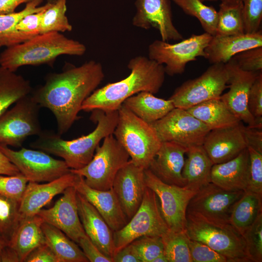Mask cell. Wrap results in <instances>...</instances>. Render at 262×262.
I'll return each mask as SVG.
<instances>
[{
  "label": "cell",
  "instance_id": "cell-60",
  "mask_svg": "<svg viewBox=\"0 0 262 262\" xmlns=\"http://www.w3.org/2000/svg\"><path fill=\"white\" fill-rule=\"evenodd\" d=\"M0 48H1V47H0Z\"/></svg>",
  "mask_w": 262,
  "mask_h": 262
},
{
  "label": "cell",
  "instance_id": "cell-7",
  "mask_svg": "<svg viewBox=\"0 0 262 262\" xmlns=\"http://www.w3.org/2000/svg\"><path fill=\"white\" fill-rule=\"evenodd\" d=\"M130 156L113 134L104 138L98 145L91 161L79 169L70 171L82 176L85 183L99 190L112 187L118 171L130 161Z\"/></svg>",
  "mask_w": 262,
  "mask_h": 262
},
{
  "label": "cell",
  "instance_id": "cell-20",
  "mask_svg": "<svg viewBox=\"0 0 262 262\" xmlns=\"http://www.w3.org/2000/svg\"><path fill=\"white\" fill-rule=\"evenodd\" d=\"M244 128L240 122L234 126L210 130L202 146L213 164L231 160L247 148Z\"/></svg>",
  "mask_w": 262,
  "mask_h": 262
},
{
  "label": "cell",
  "instance_id": "cell-1",
  "mask_svg": "<svg viewBox=\"0 0 262 262\" xmlns=\"http://www.w3.org/2000/svg\"><path fill=\"white\" fill-rule=\"evenodd\" d=\"M104 77L101 64L94 60L78 66L67 65L61 72L48 74L45 83L33 89L30 95L41 107L52 113L62 136L80 118L83 102Z\"/></svg>",
  "mask_w": 262,
  "mask_h": 262
},
{
  "label": "cell",
  "instance_id": "cell-48",
  "mask_svg": "<svg viewBox=\"0 0 262 262\" xmlns=\"http://www.w3.org/2000/svg\"><path fill=\"white\" fill-rule=\"evenodd\" d=\"M77 244L89 262H113L112 258L103 254L86 234L79 239Z\"/></svg>",
  "mask_w": 262,
  "mask_h": 262
},
{
  "label": "cell",
  "instance_id": "cell-38",
  "mask_svg": "<svg viewBox=\"0 0 262 262\" xmlns=\"http://www.w3.org/2000/svg\"><path fill=\"white\" fill-rule=\"evenodd\" d=\"M164 253L168 262H192L189 246V238L185 230L174 231L168 229L161 236Z\"/></svg>",
  "mask_w": 262,
  "mask_h": 262
},
{
  "label": "cell",
  "instance_id": "cell-4",
  "mask_svg": "<svg viewBox=\"0 0 262 262\" xmlns=\"http://www.w3.org/2000/svg\"><path fill=\"white\" fill-rule=\"evenodd\" d=\"M85 46L57 32L40 33L13 46L6 47L0 53V66L16 72L24 66L52 64L63 55L82 56Z\"/></svg>",
  "mask_w": 262,
  "mask_h": 262
},
{
  "label": "cell",
  "instance_id": "cell-35",
  "mask_svg": "<svg viewBox=\"0 0 262 262\" xmlns=\"http://www.w3.org/2000/svg\"><path fill=\"white\" fill-rule=\"evenodd\" d=\"M67 0H47L48 6L43 13L40 33L51 32H70V23L66 12Z\"/></svg>",
  "mask_w": 262,
  "mask_h": 262
},
{
  "label": "cell",
  "instance_id": "cell-32",
  "mask_svg": "<svg viewBox=\"0 0 262 262\" xmlns=\"http://www.w3.org/2000/svg\"><path fill=\"white\" fill-rule=\"evenodd\" d=\"M42 229L45 243L52 249L60 262H88L76 243L56 227L44 222Z\"/></svg>",
  "mask_w": 262,
  "mask_h": 262
},
{
  "label": "cell",
  "instance_id": "cell-6",
  "mask_svg": "<svg viewBox=\"0 0 262 262\" xmlns=\"http://www.w3.org/2000/svg\"><path fill=\"white\" fill-rule=\"evenodd\" d=\"M185 231L189 239L207 245L229 262H250L242 234L230 223H216L186 213Z\"/></svg>",
  "mask_w": 262,
  "mask_h": 262
},
{
  "label": "cell",
  "instance_id": "cell-57",
  "mask_svg": "<svg viewBox=\"0 0 262 262\" xmlns=\"http://www.w3.org/2000/svg\"><path fill=\"white\" fill-rule=\"evenodd\" d=\"M221 3L225 4H237L242 3L243 0H220Z\"/></svg>",
  "mask_w": 262,
  "mask_h": 262
},
{
  "label": "cell",
  "instance_id": "cell-36",
  "mask_svg": "<svg viewBox=\"0 0 262 262\" xmlns=\"http://www.w3.org/2000/svg\"><path fill=\"white\" fill-rule=\"evenodd\" d=\"M217 12L215 35L226 36L245 33L243 2L237 4L221 3Z\"/></svg>",
  "mask_w": 262,
  "mask_h": 262
},
{
  "label": "cell",
  "instance_id": "cell-3",
  "mask_svg": "<svg viewBox=\"0 0 262 262\" xmlns=\"http://www.w3.org/2000/svg\"><path fill=\"white\" fill-rule=\"evenodd\" d=\"M91 112L90 119L97 126L89 134L66 140L53 131L43 130L30 146L62 158L70 169L83 167L92 159L100 141L113 134L118 119V111Z\"/></svg>",
  "mask_w": 262,
  "mask_h": 262
},
{
  "label": "cell",
  "instance_id": "cell-30",
  "mask_svg": "<svg viewBox=\"0 0 262 262\" xmlns=\"http://www.w3.org/2000/svg\"><path fill=\"white\" fill-rule=\"evenodd\" d=\"M186 110L211 130L234 126L241 122L220 98L201 102Z\"/></svg>",
  "mask_w": 262,
  "mask_h": 262
},
{
  "label": "cell",
  "instance_id": "cell-15",
  "mask_svg": "<svg viewBox=\"0 0 262 262\" xmlns=\"http://www.w3.org/2000/svg\"><path fill=\"white\" fill-rule=\"evenodd\" d=\"M244 193L243 190H226L211 182L192 197L186 213L216 223H229L233 206Z\"/></svg>",
  "mask_w": 262,
  "mask_h": 262
},
{
  "label": "cell",
  "instance_id": "cell-39",
  "mask_svg": "<svg viewBox=\"0 0 262 262\" xmlns=\"http://www.w3.org/2000/svg\"><path fill=\"white\" fill-rule=\"evenodd\" d=\"M20 202L0 195V240L8 245L22 216Z\"/></svg>",
  "mask_w": 262,
  "mask_h": 262
},
{
  "label": "cell",
  "instance_id": "cell-52",
  "mask_svg": "<svg viewBox=\"0 0 262 262\" xmlns=\"http://www.w3.org/2000/svg\"><path fill=\"white\" fill-rule=\"evenodd\" d=\"M113 262H141L131 243L116 252L112 258Z\"/></svg>",
  "mask_w": 262,
  "mask_h": 262
},
{
  "label": "cell",
  "instance_id": "cell-55",
  "mask_svg": "<svg viewBox=\"0 0 262 262\" xmlns=\"http://www.w3.org/2000/svg\"><path fill=\"white\" fill-rule=\"evenodd\" d=\"M2 262H20L16 251L9 245L5 246L1 254Z\"/></svg>",
  "mask_w": 262,
  "mask_h": 262
},
{
  "label": "cell",
  "instance_id": "cell-27",
  "mask_svg": "<svg viewBox=\"0 0 262 262\" xmlns=\"http://www.w3.org/2000/svg\"><path fill=\"white\" fill-rule=\"evenodd\" d=\"M187 158L184 161L182 176L185 187L197 191L211 182V173L214 164L202 145L188 148Z\"/></svg>",
  "mask_w": 262,
  "mask_h": 262
},
{
  "label": "cell",
  "instance_id": "cell-59",
  "mask_svg": "<svg viewBox=\"0 0 262 262\" xmlns=\"http://www.w3.org/2000/svg\"><path fill=\"white\" fill-rule=\"evenodd\" d=\"M202 0L203 2H204L205 1H216L217 0Z\"/></svg>",
  "mask_w": 262,
  "mask_h": 262
},
{
  "label": "cell",
  "instance_id": "cell-28",
  "mask_svg": "<svg viewBox=\"0 0 262 262\" xmlns=\"http://www.w3.org/2000/svg\"><path fill=\"white\" fill-rule=\"evenodd\" d=\"M43 222L37 214L22 218L8 245L16 251L20 262H24L33 250L45 243L42 229Z\"/></svg>",
  "mask_w": 262,
  "mask_h": 262
},
{
  "label": "cell",
  "instance_id": "cell-16",
  "mask_svg": "<svg viewBox=\"0 0 262 262\" xmlns=\"http://www.w3.org/2000/svg\"><path fill=\"white\" fill-rule=\"evenodd\" d=\"M226 64L229 71V90L221 95V99L240 121L246 123L247 126L262 129V120H256L248 108L250 89L259 71L243 70L231 60Z\"/></svg>",
  "mask_w": 262,
  "mask_h": 262
},
{
  "label": "cell",
  "instance_id": "cell-13",
  "mask_svg": "<svg viewBox=\"0 0 262 262\" xmlns=\"http://www.w3.org/2000/svg\"><path fill=\"white\" fill-rule=\"evenodd\" d=\"M144 173L146 185L156 194L168 229L174 231L185 230L187 208L197 191L166 183L148 168L145 169Z\"/></svg>",
  "mask_w": 262,
  "mask_h": 262
},
{
  "label": "cell",
  "instance_id": "cell-22",
  "mask_svg": "<svg viewBox=\"0 0 262 262\" xmlns=\"http://www.w3.org/2000/svg\"><path fill=\"white\" fill-rule=\"evenodd\" d=\"M74 187L97 210L113 231L124 227L128 222L113 188L99 190L87 185L79 175Z\"/></svg>",
  "mask_w": 262,
  "mask_h": 262
},
{
  "label": "cell",
  "instance_id": "cell-53",
  "mask_svg": "<svg viewBox=\"0 0 262 262\" xmlns=\"http://www.w3.org/2000/svg\"><path fill=\"white\" fill-rule=\"evenodd\" d=\"M20 172L17 168L9 160L0 150V175H16Z\"/></svg>",
  "mask_w": 262,
  "mask_h": 262
},
{
  "label": "cell",
  "instance_id": "cell-2",
  "mask_svg": "<svg viewBox=\"0 0 262 262\" xmlns=\"http://www.w3.org/2000/svg\"><path fill=\"white\" fill-rule=\"evenodd\" d=\"M129 75L119 81L96 89L83 102L81 110L117 111L128 98L140 92L156 94L165 79L164 66L145 56L131 59L128 64Z\"/></svg>",
  "mask_w": 262,
  "mask_h": 262
},
{
  "label": "cell",
  "instance_id": "cell-42",
  "mask_svg": "<svg viewBox=\"0 0 262 262\" xmlns=\"http://www.w3.org/2000/svg\"><path fill=\"white\" fill-rule=\"evenodd\" d=\"M28 180L21 173L0 175V195L20 202Z\"/></svg>",
  "mask_w": 262,
  "mask_h": 262
},
{
  "label": "cell",
  "instance_id": "cell-14",
  "mask_svg": "<svg viewBox=\"0 0 262 262\" xmlns=\"http://www.w3.org/2000/svg\"><path fill=\"white\" fill-rule=\"evenodd\" d=\"M0 150L29 182H49L70 172L66 163L39 149L21 147L15 150L0 146Z\"/></svg>",
  "mask_w": 262,
  "mask_h": 262
},
{
  "label": "cell",
  "instance_id": "cell-54",
  "mask_svg": "<svg viewBox=\"0 0 262 262\" xmlns=\"http://www.w3.org/2000/svg\"><path fill=\"white\" fill-rule=\"evenodd\" d=\"M31 0H0V15L9 14L15 12L20 4Z\"/></svg>",
  "mask_w": 262,
  "mask_h": 262
},
{
  "label": "cell",
  "instance_id": "cell-23",
  "mask_svg": "<svg viewBox=\"0 0 262 262\" xmlns=\"http://www.w3.org/2000/svg\"><path fill=\"white\" fill-rule=\"evenodd\" d=\"M188 149L174 142H162L148 169L166 183L185 186L182 171Z\"/></svg>",
  "mask_w": 262,
  "mask_h": 262
},
{
  "label": "cell",
  "instance_id": "cell-41",
  "mask_svg": "<svg viewBox=\"0 0 262 262\" xmlns=\"http://www.w3.org/2000/svg\"><path fill=\"white\" fill-rule=\"evenodd\" d=\"M135 249L141 262H152L164 252V246L160 236H144L131 243Z\"/></svg>",
  "mask_w": 262,
  "mask_h": 262
},
{
  "label": "cell",
  "instance_id": "cell-40",
  "mask_svg": "<svg viewBox=\"0 0 262 262\" xmlns=\"http://www.w3.org/2000/svg\"><path fill=\"white\" fill-rule=\"evenodd\" d=\"M250 262H262V213L242 233Z\"/></svg>",
  "mask_w": 262,
  "mask_h": 262
},
{
  "label": "cell",
  "instance_id": "cell-10",
  "mask_svg": "<svg viewBox=\"0 0 262 262\" xmlns=\"http://www.w3.org/2000/svg\"><path fill=\"white\" fill-rule=\"evenodd\" d=\"M212 37L205 32L192 34L174 44L155 40L148 46V57L163 65L165 74L169 76L181 74L188 63L199 57L205 58V49Z\"/></svg>",
  "mask_w": 262,
  "mask_h": 262
},
{
  "label": "cell",
  "instance_id": "cell-50",
  "mask_svg": "<svg viewBox=\"0 0 262 262\" xmlns=\"http://www.w3.org/2000/svg\"><path fill=\"white\" fill-rule=\"evenodd\" d=\"M24 262H60L52 249L46 243L33 250L25 259Z\"/></svg>",
  "mask_w": 262,
  "mask_h": 262
},
{
  "label": "cell",
  "instance_id": "cell-18",
  "mask_svg": "<svg viewBox=\"0 0 262 262\" xmlns=\"http://www.w3.org/2000/svg\"><path fill=\"white\" fill-rule=\"evenodd\" d=\"M77 194L74 186L67 188L52 207L41 209L37 215L44 222L59 229L78 244L79 239L86 233L79 215Z\"/></svg>",
  "mask_w": 262,
  "mask_h": 262
},
{
  "label": "cell",
  "instance_id": "cell-34",
  "mask_svg": "<svg viewBox=\"0 0 262 262\" xmlns=\"http://www.w3.org/2000/svg\"><path fill=\"white\" fill-rule=\"evenodd\" d=\"M262 213V195L245 190L234 204L229 223L242 234Z\"/></svg>",
  "mask_w": 262,
  "mask_h": 262
},
{
  "label": "cell",
  "instance_id": "cell-29",
  "mask_svg": "<svg viewBox=\"0 0 262 262\" xmlns=\"http://www.w3.org/2000/svg\"><path fill=\"white\" fill-rule=\"evenodd\" d=\"M123 104L145 122L151 124L175 108L169 99L156 97L147 91L140 92L126 99Z\"/></svg>",
  "mask_w": 262,
  "mask_h": 262
},
{
  "label": "cell",
  "instance_id": "cell-47",
  "mask_svg": "<svg viewBox=\"0 0 262 262\" xmlns=\"http://www.w3.org/2000/svg\"><path fill=\"white\" fill-rule=\"evenodd\" d=\"M248 108L256 120H262V72H259L253 83L248 98Z\"/></svg>",
  "mask_w": 262,
  "mask_h": 262
},
{
  "label": "cell",
  "instance_id": "cell-37",
  "mask_svg": "<svg viewBox=\"0 0 262 262\" xmlns=\"http://www.w3.org/2000/svg\"><path fill=\"white\" fill-rule=\"evenodd\" d=\"M186 15L196 18L205 33L216 34L217 11L213 6L204 4L201 0H172Z\"/></svg>",
  "mask_w": 262,
  "mask_h": 262
},
{
  "label": "cell",
  "instance_id": "cell-19",
  "mask_svg": "<svg viewBox=\"0 0 262 262\" xmlns=\"http://www.w3.org/2000/svg\"><path fill=\"white\" fill-rule=\"evenodd\" d=\"M144 170L130 160L118 171L113 182L112 188L128 221L140 207L147 188Z\"/></svg>",
  "mask_w": 262,
  "mask_h": 262
},
{
  "label": "cell",
  "instance_id": "cell-8",
  "mask_svg": "<svg viewBox=\"0 0 262 262\" xmlns=\"http://www.w3.org/2000/svg\"><path fill=\"white\" fill-rule=\"evenodd\" d=\"M40 106L30 94L16 101L0 116V146L22 147L29 136L42 131L39 121Z\"/></svg>",
  "mask_w": 262,
  "mask_h": 262
},
{
  "label": "cell",
  "instance_id": "cell-58",
  "mask_svg": "<svg viewBox=\"0 0 262 262\" xmlns=\"http://www.w3.org/2000/svg\"><path fill=\"white\" fill-rule=\"evenodd\" d=\"M6 245L4 244L2 241L0 240V262H1V254L2 250L3 247Z\"/></svg>",
  "mask_w": 262,
  "mask_h": 262
},
{
  "label": "cell",
  "instance_id": "cell-56",
  "mask_svg": "<svg viewBox=\"0 0 262 262\" xmlns=\"http://www.w3.org/2000/svg\"><path fill=\"white\" fill-rule=\"evenodd\" d=\"M152 262H168L165 255L163 253L156 257Z\"/></svg>",
  "mask_w": 262,
  "mask_h": 262
},
{
  "label": "cell",
  "instance_id": "cell-24",
  "mask_svg": "<svg viewBox=\"0 0 262 262\" xmlns=\"http://www.w3.org/2000/svg\"><path fill=\"white\" fill-rule=\"evenodd\" d=\"M79 217L86 235L100 251L112 258L115 254L114 231L95 208L77 192Z\"/></svg>",
  "mask_w": 262,
  "mask_h": 262
},
{
  "label": "cell",
  "instance_id": "cell-12",
  "mask_svg": "<svg viewBox=\"0 0 262 262\" xmlns=\"http://www.w3.org/2000/svg\"><path fill=\"white\" fill-rule=\"evenodd\" d=\"M150 124L161 142H174L187 148L202 145L211 130L186 110L176 107Z\"/></svg>",
  "mask_w": 262,
  "mask_h": 262
},
{
  "label": "cell",
  "instance_id": "cell-26",
  "mask_svg": "<svg viewBox=\"0 0 262 262\" xmlns=\"http://www.w3.org/2000/svg\"><path fill=\"white\" fill-rule=\"evenodd\" d=\"M249 157L247 148L233 159L214 164L211 173V182L228 190L247 188Z\"/></svg>",
  "mask_w": 262,
  "mask_h": 262
},
{
  "label": "cell",
  "instance_id": "cell-51",
  "mask_svg": "<svg viewBox=\"0 0 262 262\" xmlns=\"http://www.w3.org/2000/svg\"><path fill=\"white\" fill-rule=\"evenodd\" d=\"M244 133L247 147H250L262 153V129L245 126Z\"/></svg>",
  "mask_w": 262,
  "mask_h": 262
},
{
  "label": "cell",
  "instance_id": "cell-25",
  "mask_svg": "<svg viewBox=\"0 0 262 262\" xmlns=\"http://www.w3.org/2000/svg\"><path fill=\"white\" fill-rule=\"evenodd\" d=\"M262 47V32L212 37L205 49V57L211 64H226L243 51Z\"/></svg>",
  "mask_w": 262,
  "mask_h": 262
},
{
  "label": "cell",
  "instance_id": "cell-21",
  "mask_svg": "<svg viewBox=\"0 0 262 262\" xmlns=\"http://www.w3.org/2000/svg\"><path fill=\"white\" fill-rule=\"evenodd\" d=\"M79 175L70 172L45 183L28 182L19 203L22 217L36 215L56 195L68 187L74 186Z\"/></svg>",
  "mask_w": 262,
  "mask_h": 262
},
{
  "label": "cell",
  "instance_id": "cell-43",
  "mask_svg": "<svg viewBox=\"0 0 262 262\" xmlns=\"http://www.w3.org/2000/svg\"><path fill=\"white\" fill-rule=\"evenodd\" d=\"M243 16L245 33H254L260 30L262 0H243Z\"/></svg>",
  "mask_w": 262,
  "mask_h": 262
},
{
  "label": "cell",
  "instance_id": "cell-44",
  "mask_svg": "<svg viewBox=\"0 0 262 262\" xmlns=\"http://www.w3.org/2000/svg\"><path fill=\"white\" fill-rule=\"evenodd\" d=\"M249 165L246 190L262 195V153L248 147Z\"/></svg>",
  "mask_w": 262,
  "mask_h": 262
},
{
  "label": "cell",
  "instance_id": "cell-9",
  "mask_svg": "<svg viewBox=\"0 0 262 262\" xmlns=\"http://www.w3.org/2000/svg\"><path fill=\"white\" fill-rule=\"evenodd\" d=\"M168 229L156 194L147 187L136 213L124 227L113 232L115 254L141 237H161Z\"/></svg>",
  "mask_w": 262,
  "mask_h": 262
},
{
  "label": "cell",
  "instance_id": "cell-49",
  "mask_svg": "<svg viewBox=\"0 0 262 262\" xmlns=\"http://www.w3.org/2000/svg\"><path fill=\"white\" fill-rule=\"evenodd\" d=\"M48 6V3L46 2ZM34 13L30 14L23 17L17 23L16 30L33 36L40 33L41 22L43 11L46 9Z\"/></svg>",
  "mask_w": 262,
  "mask_h": 262
},
{
  "label": "cell",
  "instance_id": "cell-5",
  "mask_svg": "<svg viewBox=\"0 0 262 262\" xmlns=\"http://www.w3.org/2000/svg\"><path fill=\"white\" fill-rule=\"evenodd\" d=\"M113 135L130 156L131 161L144 169L148 168L162 142L151 125L122 104Z\"/></svg>",
  "mask_w": 262,
  "mask_h": 262
},
{
  "label": "cell",
  "instance_id": "cell-17",
  "mask_svg": "<svg viewBox=\"0 0 262 262\" xmlns=\"http://www.w3.org/2000/svg\"><path fill=\"white\" fill-rule=\"evenodd\" d=\"M135 6L136 12L132 20L134 26L145 30L155 28L164 41L183 39L173 22L170 0H136Z\"/></svg>",
  "mask_w": 262,
  "mask_h": 262
},
{
  "label": "cell",
  "instance_id": "cell-45",
  "mask_svg": "<svg viewBox=\"0 0 262 262\" xmlns=\"http://www.w3.org/2000/svg\"><path fill=\"white\" fill-rule=\"evenodd\" d=\"M240 69L257 72L262 69V47L241 52L231 59Z\"/></svg>",
  "mask_w": 262,
  "mask_h": 262
},
{
  "label": "cell",
  "instance_id": "cell-33",
  "mask_svg": "<svg viewBox=\"0 0 262 262\" xmlns=\"http://www.w3.org/2000/svg\"><path fill=\"white\" fill-rule=\"evenodd\" d=\"M32 90L28 80L0 66V116Z\"/></svg>",
  "mask_w": 262,
  "mask_h": 262
},
{
  "label": "cell",
  "instance_id": "cell-31",
  "mask_svg": "<svg viewBox=\"0 0 262 262\" xmlns=\"http://www.w3.org/2000/svg\"><path fill=\"white\" fill-rule=\"evenodd\" d=\"M43 0H31L23 9L18 12L0 15V47H9L26 41L34 36L16 30L19 21L26 15L39 12L47 7L41 6Z\"/></svg>",
  "mask_w": 262,
  "mask_h": 262
},
{
  "label": "cell",
  "instance_id": "cell-46",
  "mask_svg": "<svg viewBox=\"0 0 262 262\" xmlns=\"http://www.w3.org/2000/svg\"><path fill=\"white\" fill-rule=\"evenodd\" d=\"M189 246L192 262H229L225 256L199 241L189 239Z\"/></svg>",
  "mask_w": 262,
  "mask_h": 262
},
{
  "label": "cell",
  "instance_id": "cell-11",
  "mask_svg": "<svg viewBox=\"0 0 262 262\" xmlns=\"http://www.w3.org/2000/svg\"><path fill=\"white\" fill-rule=\"evenodd\" d=\"M226 63L212 64L200 76L177 87L169 98L175 107L187 110L201 102L220 98L228 87Z\"/></svg>",
  "mask_w": 262,
  "mask_h": 262
}]
</instances>
